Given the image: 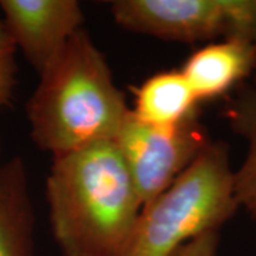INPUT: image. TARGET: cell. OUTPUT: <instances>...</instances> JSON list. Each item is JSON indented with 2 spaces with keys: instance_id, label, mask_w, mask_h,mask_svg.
I'll list each match as a JSON object with an SVG mask.
<instances>
[{
  "instance_id": "1",
  "label": "cell",
  "mask_w": 256,
  "mask_h": 256,
  "mask_svg": "<svg viewBox=\"0 0 256 256\" xmlns=\"http://www.w3.org/2000/svg\"><path fill=\"white\" fill-rule=\"evenodd\" d=\"M46 200L62 256H118L142 210L114 141L53 156Z\"/></svg>"
},
{
  "instance_id": "12",
  "label": "cell",
  "mask_w": 256,
  "mask_h": 256,
  "mask_svg": "<svg viewBox=\"0 0 256 256\" xmlns=\"http://www.w3.org/2000/svg\"><path fill=\"white\" fill-rule=\"evenodd\" d=\"M220 232H208L184 245L174 256H218Z\"/></svg>"
},
{
  "instance_id": "11",
  "label": "cell",
  "mask_w": 256,
  "mask_h": 256,
  "mask_svg": "<svg viewBox=\"0 0 256 256\" xmlns=\"http://www.w3.org/2000/svg\"><path fill=\"white\" fill-rule=\"evenodd\" d=\"M16 52L0 16V107L8 106L13 97V88L16 86Z\"/></svg>"
},
{
  "instance_id": "5",
  "label": "cell",
  "mask_w": 256,
  "mask_h": 256,
  "mask_svg": "<svg viewBox=\"0 0 256 256\" xmlns=\"http://www.w3.org/2000/svg\"><path fill=\"white\" fill-rule=\"evenodd\" d=\"M208 141L200 117L162 128L142 122L130 110L114 144L144 206L182 174Z\"/></svg>"
},
{
  "instance_id": "14",
  "label": "cell",
  "mask_w": 256,
  "mask_h": 256,
  "mask_svg": "<svg viewBox=\"0 0 256 256\" xmlns=\"http://www.w3.org/2000/svg\"><path fill=\"white\" fill-rule=\"evenodd\" d=\"M254 84H256V70L255 73H254Z\"/></svg>"
},
{
  "instance_id": "3",
  "label": "cell",
  "mask_w": 256,
  "mask_h": 256,
  "mask_svg": "<svg viewBox=\"0 0 256 256\" xmlns=\"http://www.w3.org/2000/svg\"><path fill=\"white\" fill-rule=\"evenodd\" d=\"M239 210L228 146L210 140L182 174L142 206L118 256H174L204 234L220 232Z\"/></svg>"
},
{
  "instance_id": "13",
  "label": "cell",
  "mask_w": 256,
  "mask_h": 256,
  "mask_svg": "<svg viewBox=\"0 0 256 256\" xmlns=\"http://www.w3.org/2000/svg\"><path fill=\"white\" fill-rule=\"evenodd\" d=\"M0 165H2V138H0Z\"/></svg>"
},
{
  "instance_id": "7",
  "label": "cell",
  "mask_w": 256,
  "mask_h": 256,
  "mask_svg": "<svg viewBox=\"0 0 256 256\" xmlns=\"http://www.w3.org/2000/svg\"><path fill=\"white\" fill-rule=\"evenodd\" d=\"M256 70V44L226 38L212 42L194 52L181 72L198 101L228 94Z\"/></svg>"
},
{
  "instance_id": "9",
  "label": "cell",
  "mask_w": 256,
  "mask_h": 256,
  "mask_svg": "<svg viewBox=\"0 0 256 256\" xmlns=\"http://www.w3.org/2000/svg\"><path fill=\"white\" fill-rule=\"evenodd\" d=\"M200 101L181 70L152 74L138 86L131 112L150 126L178 127L198 117Z\"/></svg>"
},
{
  "instance_id": "8",
  "label": "cell",
  "mask_w": 256,
  "mask_h": 256,
  "mask_svg": "<svg viewBox=\"0 0 256 256\" xmlns=\"http://www.w3.org/2000/svg\"><path fill=\"white\" fill-rule=\"evenodd\" d=\"M0 256H34V208L20 156L0 165Z\"/></svg>"
},
{
  "instance_id": "10",
  "label": "cell",
  "mask_w": 256,
  "mask_h": 256,
  "mask_svg": "<svg viewBox=\"0 0 256 256\" xmlns=\"http://www.w3.org/2000/svg\"><path fill=\"white\" fill-rule=\"evenodd\" d=\"M225 114L232 131L248 142L246 156L234 171V188L239 208L256 220V84L239 87Z\"/></svg>"
},
{
  "instance_id": "4",
  "label": "cell",
  "mask_w": 256,
  "mask_h": 256,
  "mask_svg": "<svg viewBox=\"0 0 256 256\" xmlns=\"http://www.w3.org/2000/svg\"><path fill=\"white\" fill-rule=\"evenodd\" d=\"M128 32L178 43L240 38L256 44V0H114Z\"/></svg>"
},
{
  "instance_id": "6",
  "label": "cell",
  "mask_w": 256,
  "mask_h": 256,
  "mask_svg": "<svg viewBox=\"0 0 256 256\" xmlns=\"http://www.w3.org/2000/svg\"><path fill=\"white\" fill-rule=\"evenodd\" d=\"M2 18L16 50L42 74L82 28L77 0H0Z\"/></svg>"
},
{
  "instance_id": "2",
  "label": "cell",
  "mask_w": 256,
  "mask_h": 256,
  "mask_svg": "<svg viewBox=\"0 0 256 256\" xmlns=\"http://www.w3.org/2000/svg\"><path fill=\"white\" fill-rule=\"evenodd\" d=\"M38 77L26 104L30 136L38 148L57 156L116 140L131 108L86 28Z\"/></svg>"
}]
</instances>
